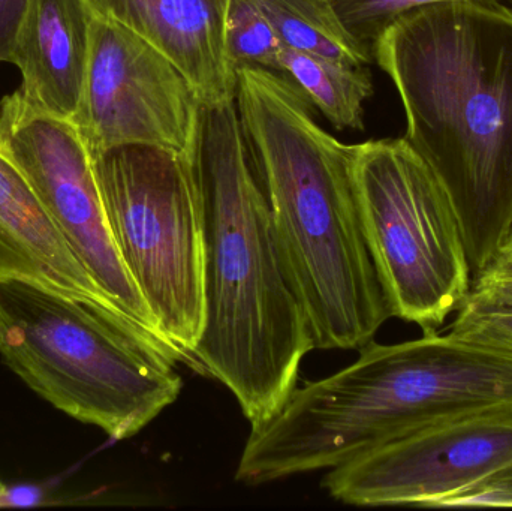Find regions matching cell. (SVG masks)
<instances>
[{
  "mask_svg": "<svg viewBox=\"0 0 512 511\" xmlns=\"http://www.w3.org/2000/svg\"><path fill=\"white\" fill-rule=\"evenodd\" d=\"M90 21L84 0H32L9 59L30 107L72 119L86 80Z\"/></svg>",
  "mask_w": 512,
  "mask_h": 511,
  "instance_id": "7c38bea8",
  "label": "cell"
},
{
  "mask_svg": "<svg viewBox=\"0 0 512 511\" xmlns=\"http://www.w3.org/2000/svg\"><path fill=\"white\" fill-rule=\"evenodd\" d=\"M32 0H0V63L8 62Z\"/></svg>",
  "mask_w": 512,
  "mask_h": 511,
  "instance_id": "44dd1931",
  "label": "cell"
},
{
  "mask_svg": "<svg viewBox=\"0 0 512 511\" xmlns=\"http://www.w3.org/2000/svg\"><path fill=\"white\" fill-rule=\"evenodd\" d=\"M282 44L292 50L349 65H370L373 57L343 26L330 0H255Z\"/></svg>",
  "mask_w": 512,
  "mask_h": 511,
  "instance_id": "9a60e30c",
  "label": "cell"
},
{
  "mask_svg": "<svg viewBox=\"0 0 512 511\" xmlns=\"http://www.w3.org/2000/svg\"><path fill=\"white\" fill-rule=\"evenodd\" d=\"M283 47L255 0H230L225 21V48L234 71L264 69L294 86L283 69Z\"/></svg>",
  "mask_w": 512,
  "mask_h": 511,
  "instance_id": "2e32d148",
  "label": "cell"
},
{
  "mask_svg": "<svg viewBox=\"0 0 512 511\" xmlns=\"http://www.w3.org/2000/svg\"><path fill=\"white\" fill-rule=\"evenodd\" d=\"M0 356L33 392L116 441L179 398L176 348L101 300L0 279Z\"/></svg>",
  "mask_w": 512,
  "mask_h": 511,
  "instance_id": "5b68a950",
  "label": "cell"
},
{
  "mask_svg": "<svg viewBox=\"0 0 512 511\" xmlns=\"http://www.w3.org/2000/svg\"><path fill=\"white\" fill-rule=\"evenodd\" d=\"M450 332L512 353V309L462 303Z\"/></svg>",
  "mask_w": 512,
  "mask_h": 511,
  "instance_id": "ac0fdd59",
  "label": "cell"
},
{
  "mask_svg": "<svg viewBox=\"0 0 512 511\" xmlns=\"http://www.w3.org/2000/svg\"><path fill=\"white\" fill-rule=\"evenodd\" d=\"M354 146L361 221L391 314L439 332L472 287L453 204L405 138Z\"/></svg>",
  "mask_w": 512,
  "mask_h": 511,
  "instance_id": "52a82bcc",
  "label": "cell"
},
{
  "mask_svg": "<svg viewBox=\"0 0 512 511\" xmlns=\"http://www.w3.org/2000/svg\"><path fill=\"white\" fill-rule=\"evenodd\" d=\"M487 308L512 309V263H492L472 281L465 302Z\"/></svg>",
  "mask_w": 512,
  "mask_h": 511,
  "instance_id": "d6986e66",
  "label": "cell"
},
{
  "mask_svg": "<svg viewBox=\"0 0 512 511\" xmlns=\"http://www.w3.org/2000/svg\"><path fill=\"white\" fill-rule=\"evenodd\" d=\"M191 161L204 263L203 332L192 356L258 426L294 392L315 341L280 254L236 101L203 105Z\"/></svg>",
  "mask_w": 512,
  "mask_h": 511,
  "instance_id": "7a4b0ae2",
  "label": "cell"
},
{
  "mask_svg": "<svg viewBox=\"0 0 512 511\" xmlns=\"http://www.w3.org/2000/svg\"><path fill=\"white\" fill-rule=\"evenodd\" d=\"M512 464V413L442 423L328 470L322 488L349 506L442 504Z\"/></svg>",
  "mask_w": 512,
  "mask_h": 511,
  "instance_id": "30bf717a",
  "label": "cell"
},
{
  "mask_svg": "<svg viewBox=\"0 0 512 511\" xmlns=\"http://www.w3.org/2000/svg\"><path fill=\"white\" fill-rule=\"evenodd\" d=\"M493 263H512V228L508 236L505 237L501 248H499Z\"/></svg>",
  "mask_w": 512,
  "mask_h": 511,
  "instance_id": "7402d4cb",
  "label": "cell"
},
{
  "mask_svg": "<svg viewBox=\"0 0 512 511\" xmlns=\"http://www.w3.org/2000/svg\"><path fill=\"white\" fill-rule=\"evenodd\" d=\"M3 491H6V486L3 485L2 482H0V494H2Z\"/></svg>",
  "mask_w": 512,
  "mask_h": 511,
  "instance_id": "603a6c76",
  "label": "cell"
},
{
  "mask_svg": "<svg viewBox=\"0 0 512 511\" xmlns=\"http://www.w3.org/2000/svg\"><path fill=\"white\" fill-rule=\"evenodd\" d=\"M349 35L373 57L382 33L402 15L445 0H330Z\"/></svg>",
  "mask_w": 512,
  "mask_h": 511,
  "instance_id": "e0dca14e",
  "label": "cell"
},
{
  "mask_svg": "<svg viewBox=\"0 0 512 511\" xmlns=\"http://www.w3.org/2000/svg\"><path fill=\"white\" fill-rule=\"evenodd\" d=\"M399 92L405 140L444 186L472 281L512 228V8L445 0L397 18L373 48Z\"/></svg>",
  "mask_w": 512,
  "mask_h": 511,
  "instance_id": "6da1fadb",
  "label": "cell"
},
{
  "mask_svg": "<svg viewBox=\"0 0 512 511\" xmlns=\"http://www.w3.org/2000/svg\"><path fill=\"white\" fill-rule=\"evenodd\" d=\"M512 413V353L456 333L360 348L348 368L295 387L240 458L254 485L333 470L442 423Z\"/></svg>",
  "mask_w": 512,
  "mask_h": 511,
  "instance_id": "277c9868",
  "label": "cell"
},
{
  "mask_svg": "<svg viewBox=\"0 0 512 511\" xmlns=\"http://www.w3.org/2000/svg\"><path fill=\"white\" fill-rule=\"evenodd\" d=\"M203 105L191 81L164 54L92 14L86 80L71 119L90 158L122 146L191 156Z\"/></svg>",
  "mask_w": 512,
  "mask_h": 511,
  "instance_id": "9c48e42d",
  "label": "cell"
},
{
  "mask_svg": "<svg viewBox=\"0 0 512 511\" xmlns=\"http://www.w3.org/2000/svg\"><path fill=\"white\" fill-rule=\"evenodd\" d=\"M236 74L243 134L315 348L360 350L393 314L361 221L355 146L324 131L288 81L264 69Z\"/></svg>",
  "mask_w": 512,
  "mask_h": 511,
  "instance_id": "3957f363",
  "label": "cell"
},
{
  "mask_svg": "<svg viewBox=\"0 0 512 511\" xmlns=\"http://www.w3.org/2000/svg\"><path fill=\"white\" fill-rule=\"evenodd\" d=\"M108 231L162 338L192 353L203 332V225L191 156L122 146L92 159Z\"/></svg>",
  "mask_w": 512,
  "mask_h": 511,
  "instance_id": "8992f818",
  "label": "cell"
},
{
  "mask_svg": "<svg viewBox=\"0 0 512 511\" xmlns=\"http://www.w3.org/2000/svg\"><path fill=\"white\" fill-rule=\"evenodd\" d=\"M0 152L20 171L102 293L119 311L167 342L117 254L92 158L71 120L30 107L15 90L0 101Z\"/></svg>",
  "mask_w": 512,
  "mask_h": 511,
  "instance_id": "ba28073f",
  "label": "cell"
},
{
  "mask_svg": "<svg viewBox=\"0 0 512 511\" xmlns=\"http://www.w3.org/2000/svg\"><path fill=\"white\" fill-rule=\"evenodd\" d=\"M164 54L191 81L204 105L236 101L237 74L225 48L230 0H84Z\"/></svg>",
  "mask_w": 512,
  "mask_h": 511,
  "instance_id": "8fae6325",
  "label": "cell"
},
{
  "mask_svg": "<svg viewBox=\"0 0 512 511\" xmlns=\"http://www.w3.org/2000/svg\"><path fill=\"white\" fill-rule=\"evenodd\" d=\"M504 2L507 3V5H510L512 8V0H504Z\"/></svg>",
  "mask_w": 512,
  "mask_h": 511,
  "instance_id": "cb8c5ba5",
  "label": "cell"
},
{
  "mask_svg": "<svg viewBox=\"0 0 512 511\" xmlns=\"http://www.w3.org/2000/svg\"><path fill=\"white\" fill-rule=\"evenodd\" d=\"M11 278L114 306L81 266L20 171L0 152V279Z\"/></svg>",
  "mask_w": 512,
  "mask_h": 511,
  "instance_id": "4fadbf2b",
  "label": "cell"
},
{
  "mask_svg": "<svg viewBox=\"0 0 512 511\" xmlns=\"http://www.w3.org/2000/svg\"><path fill=\"white\" fill-rule=\"evenodd\" d=\"M457 507L512 509V464L495 476L478 483L474 488L445 501L441 509H457Z\"/></svg>",
  "mask_w": 512,
  "mask_h": 511,
  "instance_id": "ffe728a7",
  "label": "cell"
},
{
  "mask_svg": "<svg viewBox=\"0 0 512 511\" xmlns=\"http://www.w3.org/2000/svg\"><path fill=\"white\" fill-rule=\"evenodd\" d=\"M289 80L336 129H364V107L373 93L369 65H349L283 47Z\"/></svg>",
  "mask_w": 512,
  "mask_h": 511,
  "instance_id": "5bb4252c",
  "label": "cell"
}]
</instances>
